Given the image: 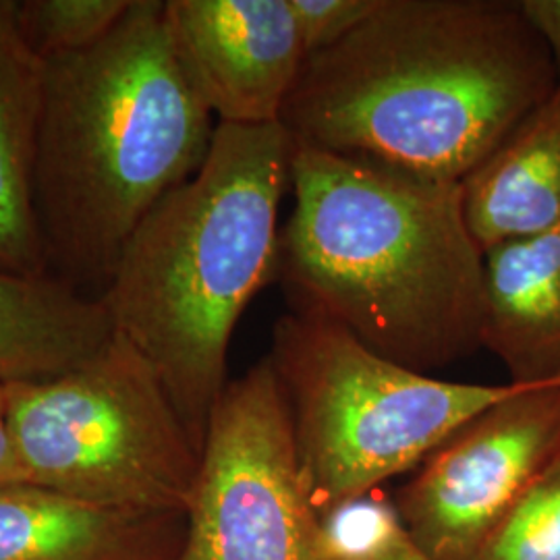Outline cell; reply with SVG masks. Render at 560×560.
Wrapping results in <instances>:
<instances>
[{"mask_svg": "<svg viewBox=\"0 0 560 560\" xmlns=\"http://www.w3.org/2000/svg\"><path fill=\"white\" fill-rule=\"evenodd\" d=\"M293 421L268 355L217 402L179 560H320Z\"/></svg>", "mask_w": 560, "mask_h": 560, "instance_id": "cell-7", "label": "cell"}, {"mask_svg": "<svg viewBox=\"0 0 560 560\" xmlns=\"http://www.w3.org/2000/svg\"><path fill=\"white\" fill-rule=\"evenodd\" d=\"M289 4L310 59L347 38L372 15L378 0H289Z\"/></svg>", "mask_w": 560, "mask_h": 560, "instance_id": "cell-18", "label": "cell"}, {"mask_svg": "<svg viewBox=\"0 0 560 560\" xmlns=\"http://www.w3.org/2000/svg\"><path fill=\"white\" fill-rule=\"evenodd\" d=\"M217 125L164 0H133L96 46L44 60L34 208L48 275L101 298L148 212L200 171Z\"/></svg>", "mask_w": 560, "mask_h": 560, "instance_id": "cell-3", "label": "cell"}, {"mask_svg": "<svg viewBox=\"0 0 560 560\" xmlns=\"http://www.w3.org/2000/svg\"><path fill=\"white\" fill-rule=\"evenodd\" d=\"M101 298L55 277L0 272V384L71 370L113 337Z\"/></svg>", "mask_w": 560, "mask_h": 560, "instance_id": "cell-14", "label": "cell"}, {"mask_svg": "<svg viewBox=\"0 0 560 560\" xmlns=\"http://www.w3.org/2000/svg\"><path fill=\"white\" fill-rule=\"evenodd\" d=\"M520 7L552 60L560 88V0H520Z\"/></svg>", "mask_w": 560, "mask_h": 560, "instance_id": "cell-19", "label": "cell"}, {"mask_svg": "<svg viewBox=\"0 0 560 560\" xmlns=\"http://www.w3.org/2000/svg\"><path fill=\"white\" fill-rule=\"evenodd\" d=\"M291 156L280 122H219L200 171L148 212L101 295L115 332L156 370L198 453L229 384L233 332L277 280Z\"/></svg>", "mask_w": 560, "mask_h": 560, "instance_id": "cell-4", "label": "cell"}, {"mask_svg": "<svg viewBox=\"0 0 560 560\" xmlns=\"http://www.w3.org/2000/svg\"><path fill=\"white\" fill-rule=\"evenodd\" d=\"M460 185L483 252L560 229V88Z\"/></svg>", "mask_w": 560, "mask_h": 560, "instance_id": "cell-12", "label": "cell"}, {"mask_svg": "<svg viewBox=\"0 0 560 560\" xmlns=\"http://www.w3.org/2000/svg\"><path fill=\"white\" fill-rule=\"evenodd\" d=\"M44 60L23 40L18 0H0V272L50 277L34 208Z\"/></svg>", "mask_w": 560, "mask_h": 560, "instance_id": "cell-13", "label": "cell"}, {"mask_svg": "<svg viewBox=\"0 0 560 560\" xmlns=\"http://www.w3.org/2000/svg\"><path fill=\"white\" fill-rule=\"evenodd\" d=\"M279 272L291 310L432 374L481 349L486 254L463 185L293 145Z\"/></svg>", "mask_w": 560, "mask_h": 560, "instance_id": "cell-2", "label": "cell"}, {"mask_svg": "<svg viewBox=\"0 0 560 560\" xmlns=\"http://www.w3.org/2000/svg\"><path fill=\"white\" fill-rule=\"evenodd\" d=\"M133 0H18L21 36L42 60L90 50L104 40Z\"/></svg>", "mask_w": 560, "mask_h": 560, "instance_id": "cell-16", "label": "cell"}, {"mask_svg": "<svg viewBox=\"0 0 560 560\" xmlns=\"http://www.w3.org/2000/svg\"><path fill=\"white\" fill-rule=\"evenodd\" d=\"M318 517L420 467L515 384H463L386 360L320 316L291 310L268 353Z\"/></svg>", "mask_w": 560, "mask_h": 560, "instance_id": "cell-5", "label": "cell"}, {"mask_svg": "<svg viewBox=\"0 0 560 560\" xmlns=\"http://www.w3.org/2000/svg\"><path fill=\"white\" fill-rule=\"evenodd\" d=\"M476 560H560V453L525 490Z\"/></svg>", "mask_w": 560, "mask_h": 560, "instance_id": "cell-17", "label": "cell"}, {"mask_svg": "<svg viewBox=\"0 0 560 560\" xmlns=\"http://www.w3.org/2000/svg\"><path fill=\"white\" fill-rule=\"evenodd\" d=\"M483 254L481 349L499 358L511 384L560 382V229Z\"/></svg>", "mask_w": 560, "mask_h": 560, "instance_id": "cell-11", "label": "cell"}, {"mask_svg": "<svg viewBox=\"0 0 560 560\" xmlns=\"http://www.w3.org/2000/svg\"><path fill=\"white\" fill-rule=\"evenodd\" d=\"M187 517L80 501L36 483L0 486V560H179Z\"/></svg>", "mask_w": 560, "mask_h": 560, "instance_id": "cell-10", "label": "cell"}, {"mask_svg": "<svg viewBox=\"0 0 560 560\" xmlns=\"http://www.w3.org/2000/svg\"><path fill=\"white\" fill-rule=\"evenodd\" d=\"M7 390L27 483L108 509L187 517L200 453L131 340L113 332L71 370Z\"/></svg>", "mask_w": 560, "mask_h": 560, "instance_id": "cell-6", "label": "cell"}, {"mask_svg": "<svg viewBox=\"0 0 560 560\" xmlns=\"http://www.w3.org/2000/svg\"><path fill=\"white\" fill-rule=\"evenodd\" d=\"M180 67L217 122L275 125L307 55L289 0H164Z\"/></svg>", "mask_w": 560, "mask_h": 560, "instance_id": "cell-9", "label": "cell"}, {"mask_svg": "<svg viewBox=\"0 0 560 560\" xmlns=\"http://www.w3.org/2000/svg\"><path fill=\"white\" fill-rule=\"evenodd\" d=\"M559 88L506 0H378L305 60L280 125L293 145L463 183Z\"/></svg>", "mask_w": 560, "mask_h": 560, "instance_id": "cell-1", "label": "cell"}, {"mask_svg": "<svg viewBox=\"0 0 560 560\" xmlns=\"http://www.w3.org/2000/svg\"><path fill=\"white\" fill-rule=\"evenodd\" d=\"M320 560H428L381 490L342 502L320 517Z\"/></svg>", "mask_w": 560, "mask_h": 560, "instance_id": "cell-15", "label": "cell"}, {"mask_svg": "<svg viewBox=\"0 0 560 560\" xmlns=\"http://www.w3.org/2000/svg\"><path fill=\"white\" fill-rule=\"evenodd\" d=\"M25 481L9 423V390L0 384V486Z\"/></svg>", "mask_w": 560, "mask_h": 560, "instance_id": "cell-20", "label": "cell"}, {"mask_svg": "<svg viewBox=\"0 0 560 560\" xmlns=\"http://www.w3.org/2000/svg\"><path fill=\"white\" fill-rule=\"evenodd\" d=\"M560 453V382L515 384L421 463L393 499L428 560H476Z\"/></svg>", "mask_w": 560, "mask_h": 560, "instance_id": "cell-8", "label": "cell"}]
</instances>
